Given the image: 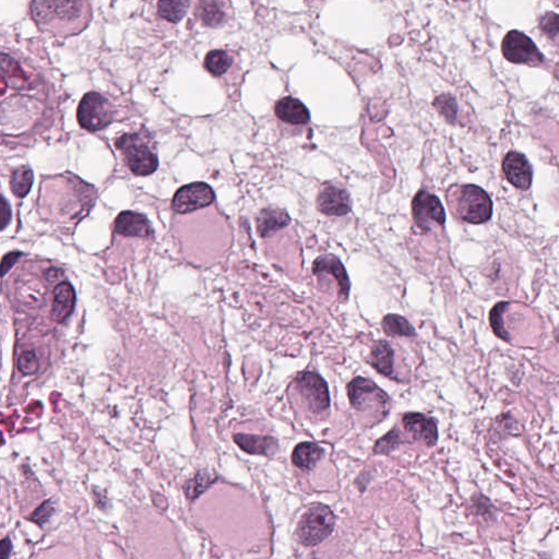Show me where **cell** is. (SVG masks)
Returning <instances> with one entry per match:
<instances>
[{
	"label": "cell",
	"instance_id": "obj_1",
	"mask_svg": "<svg viewBox=\"0 0 559 559\" xmlns=\"http://www.w3.org/2000/svg\"><path fill=\"white\" fill-rule=\"evenodd\" d=\"M97 193L91 185L74 174H63L43 180L40 205L43 210L51 209L56 216L78 221L89 213Z\"/></svg>",
	"mask_w": 559,
	"mask_h": 559
},
{
	"label": "cell",
	"instance_id": "obj_2",
	"mask_svg": "<svg viewBox=\"0 0 559 559\" xmlns=\"http://www.w3.org/2000/svg\"><path fill=\"white\" fill-rule=\"evenodd\" d=\"M31 13L41 30L55 36H74L91 20V7L86 1L38 0L31 5Z\"/></svg>",
	"mask_w": 559,
	"mask_h": 559
},
{
	"label": "cell",
	"instance_id": "obj_3",
	"mask_svg": "<svg viewBox=\"0 0 559 559\" xmlns=\"http://www.w3.org/2000/svg\"><path fill=\"white\" fill-rule=\"evenodd\" d=\"M115 145L122 152L125 162L132 174L148 176L157 170L159 159L148 132L123 134L116 139Z\"/></svg>",
	"mask_w": 559,
	"mask_h": 559
},
{
	"label": "cell",
	"instance_id": "obj_4",
	"mask_svg": "<svg viewBox=\"0 0 559 559\" xmlns=\"http://www.w3.org/2000/svg\"><path fill=\"white\" fill-rule=\"evenodd\" d=\"M447 198L453 212L464 222L481 224L491 219L493 212L491 198L478 186L466 185L451 188Z\"/></svg>",
	"mask_w": 559,
	"mask_h": 559
},
{
	"label": "cell",
	"instance_id": "obj_5",
	"mask_svg": "<svg viewBox=\"0 0 559 559\" xmlns=\"http://www.w3.org/2000/svg\"><path fill=\"white\" fill-rule=\"evenodd\" d=\"M349 400L355 410L372 412L378 420L385 418L390 410V399L384 390L367 378L356 377L347 385Z\"/></svg>",
	"mask_w": 559,
	"mask_h": 559
},
{
	"label": "cell",
	"instance_id": "obj_6",
	"mask_svg": "<svg viewBox=\"0 0 559 559\" xmlns=\"http://www.w3.org/2000/svg\"><path fill=\"white\" fill-rule=\"evenodd\" d=\"M292 386L301 405L311 414H322L329 410V390L320 375L314 372H299Z\"/></svg>",
	"mask_w": 559,
	"mask_h": 559
},
{
	"label": "cell",
	"instance_id": "obj_7",
	"mask_svg": "<svg viewBox=\"0 0 559 559\" xmlns=\"http://www.w3.org/2000/svg\"><path fill=\"white\" fill-rule=\"evenodd\" d=\"M336 517L329 507L317 505L303 514L297 526V534L301 544L306 546L322 543L334 529Z\"/></svg>",
	"mask_w": 559,
	"mask_h": 559
},
{
	"label": "cell",
	"instance_id": "obj_8",
	"mask_svg": "<svg viewBox=\"0 0 559 559\" xmlns=\"http://www.w3.org/2000/svg\"><path fill=\"white\" fill-rule=\"evenodd\" d=\"M77 118L84 129L99 132L113 122L114 109L102 94L90 92L79 104Z\"/></svg>",
	"mask_w": 559,
	"mask_h": 559
},
{
	"label": "cell",
	"instance_id": "obj_9",
	"mask_svg": "<svg viewBox=\"0 0 559 559\" xmlns=\"http://www.w3.org/2000/svg\"><path fill=\"white\" fill-rule=\"evenodd\" d=\"M501 51L510 63H526L537 66L543 61V56L531 38L519 31H510L505 36Z\"/></svg>",
	"mask_w": 559,
	"mask_h": 559
},
{
	"label": "cell",
	"instance_id": "obj_10",
	"mask_svg": "<svg viewBox=\"0 0 559 559\" xmlns=\"http://www.w3.org/2000/svg\"><path fill=\"white\" fill-rule=\"evenodd\" d=\"M214 199L215 195L210 186L205 182H193L180 188L175 194L172 209L176 213L186 214L209 207Z\"/></svg>",
	"mask_w": 559,
	"mask_h": 559
},
{
	"label": "cell",
	"instance_id": "obj_11",
	"mask_svg": "<svg viewBox=\"0 0 559 559\" xmlns=\"http://www.w3.org/2000/svg\"><path fill=\"white\" fill-rule=\"evenodd\" d=\"M412 213L415 223L422 230H428L430 223L443 226L446 213L443 205L436 196L426 191H420L412 203Z\"/></svg>",
	"mask_w": 559,
	"mask_h": 559
},
{
	"label": "cell",
	"instance_id": "obj_12",
	"mask_svg": "<svg viewBox=\"0 0 559 559\" xmlns=\"http://www.w3.org/2000/svg\"><path fill=\"white\" fill-rule=\"evenodd\" d=\"M313 272L317 278L331 276L338 284V297L340 301L349 299L351 282L345 266L338 257L333 255H322L313 263Z\"/></svg>",
	"mask_w": 559,
	"mask_h": 559
},
{
	"label": "cell",
	"instance_id": "obj_13",
	"mask_svg": "<svg viewBox=\"0 0 559 559\" xmlns=\"http://www.w3.org/2000/svg\"><path fill=\"white\" fill-rule=\"evenodd\" d=\"M316 205L319 212L329 216H342L352 209V199L343 188L326 185L317 196Z\"/></svg>",
	"mask_w": 559,
	"mask_h": 559
},
{
	"label": "cell",
	"instance_id": "obj_14",
	"mask_svg": "<svg viewBox=\"0 0 559 559\" xmlns=\"http://www.w3.org/2000/svg\"><path fill=\"white\" fill-rule=\"evenodd\" d=\"M403 427L415 441L433 447L438 439L437 425L434 418L420 413H407L402 418Z\"/></svg>",
	"mask_w": 559,
	"mask_h": 559
},
{
	"label": "cell",
	"instance_id": "obj_15",
	"mask_svg": "<svg viewBox=\"0 0 559 559\" xmlns=\"http://www.w3.org/2000/svg\"><path fill=\"white\" fill-rule=\"evenodd\" d=\"M503 170L511 185L521 190L531 187L533 176L531 164L521 153L509 152L503 162Z\"/></svg>",
	"mask_w": 559,
	"mask_h": 559
},
{
	"label": "cell",
	"instance_id": "obj_16",
	"mask_svg": "<svg viewBox=\"0 0 559 559\" xmlns=\"http://www.w3.org/2000/svg\"><path fill=\"white\" fill-rule=\"evenodd\" d=\"M115 232L126 237H149L153 234L149 220L145 215L134 211H124L117 216Z\"/></svg>",
	"mask_w": 559,
	"mask_h": 559
},
{
	"label": "cell",
	"instance_id": "obj_17",
	"mask_svg": "<svg viewBox=\"0 0 559 559\" xmlns=\"http://www.w3.org/2000/svg\"><path fill=\"white\" fill-rule=\"evenodd\" d=\"M76 305V292L74 286L68 282H63L56 285L54 290L53 306L51 316L54 322H65L74 310Z\"/></svg>",
	"mask_w": 559,
	"mask_h": 559
},
{
	"label": "cell",
	"instance_id": "obj_18",
	"mask_svg": "<svg viewBox=\"0 0 559 559\" xmlns=\"http://www.w3.org/2000/svg\"><path fill=\"white\" fill-rule=\"evenodd\" d=\"M234 441L242 450L249 455L272 456L278 449V441L271 436L236 434L234 435Z\"/></svg>",
	"mask_w": 559,
	"mask_h": 559
},
{
	"label": "cell",
	"instance_id": "obj_19",
	"mask_svg": "<svg viewBox=\"0 0 559 559\" xmlns=\"http://www.w3.org/2000/svg\"><path fill=\"white\" fill-rule=\"evenodd\" d=\"M274 111L276 117L285 124L301 126L310 120V114L304 104L291 97L280 100L276 103Z\"/></svg>",
	"mask_w": 559,
	"mask_h": 559
},
{
	"label": "cell",
	"instance_id": "obj_20",
	"mask_svg": "<svg viewBox=\"0 0 559 559\" xmlns=\"http://www.w3.org/2000/svg\"><path fill=\"white\" fill-rule=\"evenodd\" d=\"M255 222H257V232L261 237L265 238L289 226L291 218L285 210L278 207H269L259 213Z\"/></svg>",
	"mask_w": 559,
	"mask_h": 559
},
{
	"label": "cell",
	"instance_id": "obj_21",
	"mask_svg": "<svg viewBox=\"0 0 559 559\" xmlns=\"http://www.w3.org/2000/svg\"><path fill=\"white\" fill-rule=\"evenodd\" d=\"M395 352L387 341H378L375 343L370 353V365L384 376H391L393 372Z\"/></svg>",
	"mask_w": 559,
	"mask_h": 559
},
{
	"label": "cell",
	"instance_id": "obj_22",
	"mask_svg": "<svg viewBox=\"0 0 559 559\" xmlns=\"http://www.w3.org/2000/svg\"><path fill=\"white\" fill-rule=\"evenodd\" d=\"M322 456H324V449L320 446L305 441V443H299L294 448L293 453H292V461L297 468L303 469V470H311L322 458Z\"/></svg>",
	"mask_w": 559,
	"mask_h": 559
},
{
	"label": "cell",
	"instance_id": "obj_23",
	"mask_svg": "<svg viewBox=\"0 0 559 559\" xmlns=\"http://www.w3.org/2000/svg\"><path fill=\"white\" fill-rule=\"evenodd\" d=\"M224 3H219V1H201L198 3L197 17L199 20L203 22V24L211 28L221 26L223 23L226 22L228 19L226 9H224Z\"/></svg>",
	"mask_w": 559,
	"mask_h": 559
},
{
	"label": "cell",
	"instance_id": "obj_24",
	"mask_svg": "<svg viewBox=\"0 0 559 559\" xmlns=\"http://www.w3.org/2000/svg\"><path fill=\"white\" fill-rule=\"evenodd\" d=\"M382 329L390 337H414L416 332L412 324L399 315L390 314L382 319Z\"/></svg>",
	"mask_w": 559,
	"mask_h": 559
},
{
	"label": "cell",
	"instance_id": "obj_25",
	"mask_svg": "<svg viewBox=\"0 0 559 559\" xmlns=\"http://www.w3.org/2000/svg\"><path fill=\"white\" fill-rule=\"evenodd\" d=\"M32 184H33V172L30 167H18L11 174L10 188L15 197H26L30 193Z\"/></svg>",
	"mask_w": 559,
	"mask_h": 559
},
{
	"label": "cell",
	"instance_id": "obj_26",
	"mask_svg": "<svg viewBox=\"0 0 559 559\" xmlns=\"http://www.w3.org/2000/svg\"><path fill=\"white\" fill-rule=\"evenodd\" d=\"M233 57L228 52L222 49L210 52L205 56V67L213 76H222L230 68Z\"/></svg>",
	"mask_w": 559,
	"mask_h": 559
},
{
	"label": "cell",
	"instance_id": "obj_27",
	"mask_svg": "<svg viewBox=\"0 0 559 559\" xmlns=\"http://www.w3.org/2000/svg\"><path fill=\"white\" fill-rule=\"evenodd\" d=\"M216 478H213L210 473L205 471H199L191 480L186 482L184 485V491L189 501H196L198 497L203 495L205 491L210 489Z\"/></svg>",
	"mask_w": 559,
	"mask_h": 559
},
{
	"label": "cell",
	"instance_id": "obj_28",
	"mask_svg": "<svg viewBox=\"0 0 559 559\" xmlns=\"http://www.w3.org/2000/svg\"><path fill=\"white\" fill-rule=\"evenodd\" d=\"M189 5L188 1H159L157 11L165 20L178 23L185 17Z\"/></svg>",
	"mask_w": 559,
	"mask_h": 559
},
{
	"label": "cell",
	"instance_id": "obj_29",
	"mask_svg": "<svg viewBox=\"0 0 559 559\" xmlns=\"http://www.w3.org/2000/svg\"><path fill=\"white\" fill-rule=\"evenodd\" d=\"M508 305V301H501L491 308V314H489V322H491L494 333L496 334L499 339L505 340V341H509V334L505 330L503 315Z\"/></svg>",
	"mask_w": 559,
	"mask_h": 559
},
{
	"label": "cell",
	"instance_id": "obj_30",
	"mask_svg": "<svg viewBox=\"0 0 559 559\" xmlns=\"http://www.w3.org/2000/svg\"><path fill=\"white\" fill-rule=\"evenodd\" d=\"M401 443H403V441L399 430H393L376 443L374 452L378 453V455H388L397 448Z\"/></svg>",
	"mask_w": 559,
	"mask_h": 559
},
{
	"label": "cell",
	"instance_id": "obj_31",
	"mask_svg": "<svg viewBox=\"0 0 559 559\" xmlns=\"http://www.w3.org/2000/svg\"><path fill=\"white\" fill-rule=\"evenodd\" d=\"M54 512H55V506H54L53 501L49 499V501H44L38 509H36L28 519L38 526H43L49 521Z\"/></svg>",
	"mask_w": 559,
	"mask_h": 559
},
{
	"label": "cell",
	"instance_id": "obj_32",
	"mask_svg": "<svg viewBox=\"0 0 559 559\" xmlns=\"http://www.w3.org/2000/svg\"><path fill=\"white\" fill-rule=\"evenodd\" d=\"M434 105L446 118L448 119L449 122H453L456 119L458 107H457L456 101L453 97H449V95H441L435 100Z\"/></svg>",
	"mask_w": 559,
	"mask_h": 559
},
{
	"label": "cell",
	"instance_id": "obj_33",
	"mask_svg": "<svg viewBox=\"0 0 559 559\" xmlns=\"http://www.w3.org/2000/svg\"><path fill=\"white\" fill-rule=\"evenodd\" d=\"M38 359L33 351L23 352L18 359V370L23 375H33L38 372Z\"/></svg>",
	"mask_w": 559,
	"mask_h": 559
},
{
	"label": "cell",
	"instance_id": "obj_34",
	"mask_svg": "<svg viewBox=\"0 0 559 559\" xmlns=\"http://www.w3.org/2000/svg\"><path fill=\"white\" fill-rule=\"evenodd\" d=\"M541 30L549 38H555L559 33V15L556 13H547L541 20Z\"/></svg>",
	"mask_w": 559,
	"mask_h": 559
},
{
	"label": "cell",
	"instance_id": "obj_35",
	"mask_svg": "<svg viewBox=\"0 0 559 559\" xmlns=\"http://www.w3.org/2000/svg\"><path fill=\"white\" fill-rule=\"evenodd\" d=\"M21 255H22V253L13 251V253H7L3 257V262H1V276H5L9 272V270L15 266V262L18 261Z\"/></svg>",
	"mask_w": 559,
	"mask_h": 559
},
{
	"label": "cell",
	"instance_id": "obj_36",
	"mask_svg": "<svg viewBox=\"0 0 559 559\" xmlns=\"http://www.w3.org/2000/svg\"><path fill=\"white\" fill-rule=\"evenodd\" d=\"M0 210H1V213H0V218H1V230H5L7 228L8 224L10 223L11 221V207L9 205V203H7L6 200V198H1V207H0Z\"/></svg>",
	"mask_w": 559,
	"mask_h": 559
},
{
	"label": "cell",
	"instance_id": "obj_37",
	"mask_svg": "<svg viewBox=\"0 0 559 559\" xmlns=\"http://www.w3.org/2000/svg\"><path fill=\"white\" fill-rule=\"evenodd\" d=\"M13 552V543L9 537H5L0 544V559H9Z\"/></svg>",
	"mask_w": 559,
	"mask_h": 559
}]
</instances>
